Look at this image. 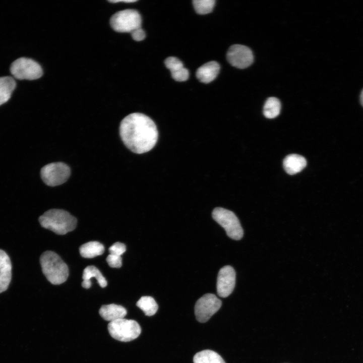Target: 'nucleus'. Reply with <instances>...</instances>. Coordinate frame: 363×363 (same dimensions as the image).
<instances>
[{"label": "nucleus", "instance_id": "obj_10", "mask_svg": "<svg viewBox=\"0 0 363 363\" xmlns=\"http://www.w3.org/2000/svg\"><path fill=\"white\" fill-rule=\"evenodd\" d=\"M226 57L231 66L239 69L249 67L254 61V55L251 49L241 44L231 46L227 52Z\"/></svg>", "mask_w": 363, "mask_h": 363}, {"label": "nucleus", "instance_id": "obj_28", "mask_svg": "<svg viewBox=\"0 0 363 363\" xmlns=\"http://www.w3.org/2000/svg\"><path fill=\"white\" fill-rule=\"evenodd\" d=\"M360 102L363 106V89L362 90L360 95Z\"/></svg>", "mask_w": 363, "mask_h": 363}, {"label": "nucleus", "instance_id": "obj_1", "mask_svg": "<svg viewBox=\"0 0 363 363\" xmlns=\"http://www.w3.org/2000/svg\"><path fill=\"white\" fill-rule=\"evenodd\" d=\"M119 134L125 146L134 153L142 154L151 150L158 137L155 123L141 113H132L120 122Z\"/></svg>", "mask_w": 363, "mask_h": 363}, {"label": "nucleus", "instance_id": "obj_19", "mask_svg": "<svg viewBox=\"0 0 363 363\" xmlns=\"http://www.w3.org/2000/svg\"><path fill=\"white\" fill-rule=\"evenodd\" d=\"M79 251L82 257L93 258L102 255L104 252V247L98 241H91L81 246Z\"/></svg>", "mask_w": 363, "mask_h": 363}, {"label": "nucleus", "instance_id": "obj_9", "mask_svg": "<svg viewBox=\"0 0 363 363\" xmlns=\"http://www.w3.org/2000/svg\"><path fill=\"white\" fill-rule=\"evenodd\" d=\"M222 302L214 294L207 293L201 297L196 302L195 314L200 323H205L220 308Z\"/></svg>", "mask_w": 363, "mask_h": 363}, {"label": "nucleus", "instance_id": "obj_26", "mask_svg": "<svg viewBox=\"0 0 363 363\" xmlns=\"http://www.w3.org/2000/svg\"><path fill=\"white\" fill-rule=\"evenodd\" d=\"M132 38L137 41L143 40L145 38V32L141 28L136 29L131 32Z\"/></svg>", "mask_w": 363, "mask_h": 363}, {"label": "nucleus", "instance_id": "obj_8", "mask_svg": "<svg viewBox=\"0 0 363 363\" xmlns=\"http://www.w3.org/2000/svg\"><path fill=\"white\" fill-rule=\"evenodd\" d=\"M71 174L70 167L63 162H53L44 165L40 175L43 182L50 187L57 186L65 183Z\"/></svg>", "mask_w": 363, "mask_h": 363}, {"label": "nucleus", "instance_id": "obj_5", "mask_svg": "<svg viewBox=\"0 0 363 363\" xmlns=\"http://www.w3.org/2000/svg\"><path fill=\"white\" fill-rule=\"evenodd\" d=\"M213 219L225 230L228 237L234 240L240 239L244 231L240 222L232 211L221 207H216L212 213Z\"/></svg>", "mask_w": 363, "mask_h": 363}, {"label": "nucleus", "instance_id": "obj_21", "mask_svg": "<svg viewBox=\"0 0 363 363\" xmlns=\"http://www.w3.org/2000/svg\"><path fill=\"white\" fill-rule=\"evenodd\" d=\"M280 109L281 103L279 100L276 97H269L264 104L263 114L268 118H273L279 114Z\"/></svg>", "mask_w": 363, "mask_h": 363}, {"label": "nucleus", "instance_id": "obj_18", "mask_svg": "<svg viewBox=\"0 0 363 363\" xmlns=\"http://www.w3.org/2000/svg\"><path fill=\"white\" fill-rule=\"evenodd\" d=\"M16 83L10 76L0 77V105L7 102L15 89Z\"/></svg>", "mask_w": 363, "mask_h": 363}, {"label": "nucleus", "instance_id": "obj_23", "mask_svg": "<svg viewBox=\"0 0 363 363\" xmlns=\"http://www.w3.org/2000/svg\"><path fill=\"white\" fill-rule=\"evenodd\" d=\"M193 6L196 12L200 15H205L211 13L214 7V0H194Z\"/></svg>", "mask_w": 363, "mask_h": 363}, {"label": "nucleus", "instance_id": "obj_7", "mask_svg": "<svg viewBox=\"0 0 363 363\" xmlns=\"http://www.w3.org/2000/svg\"><path fill=\"white\" fill-rule=\"evenodd\" d=\"M10 72L19 80H36L43 75L40 65L33 59L26 57H20L14 61L11 65Z\"/></svg>", "mask_w": 363, "mask_h": 363}, {"label": "nucleus", "instance_id": "obj_25", "mask_svg": "<svg viewBox=\"0 0 363 363\" xmlns=\"http://www.w3.org/2000/svg\"><path fill=\"white\" fill-rule=\"evenodd\" d=\"M106 262L112 268H119L122 265L121 256L109 254L106 258Z\"/></svg>", "mask_w": 363, "mask_h": 363}, {"label": "nucleus", "instance_id": "obj_11", "mask_svg": "<svg viewBox=\"0 0 363 363\" xmlns=\"http://www.w3.org/2000/svg\"><path fill=\"white\" fill-rule=\"evenodd\" d=\"M235 283V272L230 266L221 268L218 274L217 292L221 297H226L233 291Z\"/></svg>", "mask_w": 363, "mask_h": 363}, {"label": "nucleus", "instance_id": "obj_14", "mask_svg": "<svg viewBox=\"0 0 363 363\" xmlns=\"http://www.w3.org/2000/svg\"><path fill=\"white\" fill-rule=\"evenodd\" d=\"M219 64L215 61L209 62L199 67L196 71V77L201 82L209 83L213 81L220 71Z\"/></svg>", "mask_w": 363, "mask_h": 363}, {"label": "nucleus", "instance_id": "obj_2", "mask_svg": "<svg viewBox=\"0 0 363 363\" xmlns=\"http://www.w3.org/2000/svg\"><path fill=\"white\" fill-rule=\"evenodd\" d=\"M42 227L57 234H65L76 227L77 219L68 212L58 209H50L39 218Z\"/></svg>", "mask_w": 363, "mask_h": 363}, {"label": "nucleus", "instance_id": "obj_27", "mask_svg": "<svg viewBox=\"0 0 363 363\" xmlns=\"http://www.w3.org/2000/svg\"><path fill=\"white\" fill-rule=\"evenodd\" d=\"M136 1H135V0H111V1H108V2H111V3H119V2L134 3Z\"/></svg>", "mask_w": 363, "mask_h": 363}, {"label": "nucleus", "instance_id": "obj_15", "mask_svg": "<svg viewBox=\"0 0 363 363\" xmlns=\"http://www.w3.org/2000/svg\"><path fill=\"white\" fill-rule=\"evenodd\" d=\"M283 167L289 174L293 175L300 172L307 165V160L301 155L290 154L284 159Z\"/></svg>", "mask_w": 363, "mask_h": 363}, {"label": "nucleus", "instance_id": "obj_16", "mask_svg": "<svg viewBox=\"0 0 363 363\" xmlns=\"http://www.w3.org/2000/svg\"><path fill=\"white\" fill-rule=\"evenodd\" d=\"M99 313L104 320L111 322L124 318L127 311L123 306L112 304L102 306L99 310Z\"/></svg>", "mask_w": 363, "mask_h": 363}, {"label": "nucleus", "instance_id": "obj_4", "mask_svg": "<svg viewBox=\"0 0 363 363\" xmlns=\"http://www.w3.org/2000/svg\"><path fill=\"white\" fill-rule=\"evenodd\" d=\"M110 336L115 340L129 342L137 338L141 332L137 322L125 318L110 322L107 326Z\"/></svg>", "mask_w": 363, "mask_h": 363}, {"label": "nucleus", "instance_id": "obj_3", "mask_svg": "<svg viewBox=\"0 0 363 363\" xmlns=\"http://www.w3.org/2000/svg\"><path fill=\"white\" fill-rule=\"evenodd\" d=\"M40 263L43 273L51 284L58 285L67 280L68 266L55 253L50 251L44 252L40 257Z\"/></svg>", "mask_w": 363, "mask_h": 363}, {"label": "nucleus", "instance_id": "obj_17", "mask_svg": "<svg viewBox=\"0 0 363 363\" xmlns=\"http://www.w3.org/2000/svg\"><path fill=\"white\" fill-rule=\"evenodd\" d=\"M92 277L95 278L101 287L106 286L107 281L100 271L94 266H88L83 271L82 275L83 281L82 282L83 287L88 289L91 287L92 283L90 279Z\"/></svg>", "mask_w": 363, "mask_h": 363}, {"label": "nucleus", "instance_id": "obj_12", "mask_svg": "<svg viewBox=\"0 0 363 363\" xmlns=\"http://www.w3.org/2000/svg\"><path fill=\"white\" fill-rule=\"evenodd\" d=\"M12 278V264L8 254L0 249V293L6 291Z\"/></svg>", "mask_w": 363, "mask_h": 363}, {"label": "nucleus", "instance_id": "obj_20", "mask_svg": "<svg viewBox=\"0 0 363 363\" xmlns=\"http://www.w3.org/2000/svg\"><path fill=\"white\" fill-rule=\"evenodd\" d=\"M194 363H225L221 356L211 350H204L197 353L193 357Z\"/></svg>", "mask_w": 363, "mask_h": 363}, {"label": "nucleus", "instance_id": "obj_22", "mask_svg": "<svg viewBox=\"0 0 363 363\" xmlns=\"http://www.w3.org/2000/svg\"><path fill=\"white\" fill-rule=\"evenodd\" d=\"M136 305L148 316L154 315L158 308L155 299L150 296L141 297L137 302Z\"/></svg>", "mask_w": 363, "mask_h": 363}, {"label": "nucleus", "instance_id": "obj_13", "mask_svg": "<svg viewBox=\"0 0 363 363\" xmlns=\"http://www.w3.org/2000/svg\"><path fill=\"white\" fill-rule=\"evenodd\" d=\"M166 67L168 69L172 77L176 81L183 82L187 80L189 77L188 69L184 67L183 63L177 57L170 56L164 61Z\"/></svg>", "mask_w": 363, "mask_h": 363}, {"label": "nucleus", "instance_id": "obj_6", "mask_svg": "<svg viewBox=\"0 0 363 363\" xmlns=\"http://www.w3.org/2000/svg\"><path fill=\"white\" fill-rule=\"evenodd\" d=\"M142 19L139 12L133 9L118 11L113 14L110 19L112 28L118 32H132L141 28Z\"/></svg>", "mask_w": 363, "mask_h": 363}, {"label": "nucleus", "instance_id": "obj_24", "mask_svg": "<svg viewBox=\"0 0 363 363\" xmlns=\"http://www.w3.org/2000/svg\"><path fill=\"white\" fill-rule=\"evenodd\" d=\"M126 250L125 244L120 242H116L109 248L110 254L121 256Z\"/></svg>", "mask_w": 363, "mask_h": 363}]
</instances>
